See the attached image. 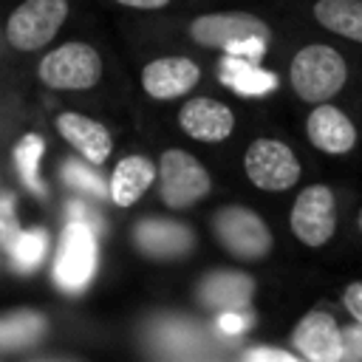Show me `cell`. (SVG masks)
Instances as JSON below:
<instances>
[{
	"label": "cell",
	"instance_id": "6da1fadb",
	"mask_svg": "<svg viewBox=\"0 0 362 362\" xmlns=\"http://www.w3.org/2000/svg\"><path fill=\"white\" fill-rule=\"evenodd\" d=\"M189 37L204 48H223L235 57H260L272 40L266 20L249 11H215L189 23Z\"/></svg>",
	"mask_w": 362,
	"mask_h": 362
},
{
	"label": "cell",
	"instance_id": "7a4b0ae2",
	"mask_svg": "<svg viewBox=\"0 0 362 362\" xmlns=\"http://www.w3.org/2000/svg\"><path fill=\"white\" fill-rule=\"evenodd\" d=\"M288 82L291 90L297 93V99L308 102V105H320L334 99L345 82H348V62L345 57L325 45V42H311L303 45L288 65Z\"/></svg>",
	"mask_w": 362,
	"mask_h": 362
},
{
	"label": "cell",
	"instance_id": "3957f363",
	"mask_svg": "<svg viewBox=\"0 0 362 362\" xmlns=\"http://www.w3.org/2000/svg\"><path fill=\"white\" fill-rule=\"evenodd\" d=\"M212 229H215V238L221 240V246L238 257V260H263L272 246H274V238L266 226V221L249 209V206H223L215 212L212 218Z\"/></svg>",
	"mask_w": 362,
	"mask_h": 362
},
{
	"label": "cell",
	"instance_id": "277c9868",
	"mask_svg": "<svg viewBox=\"0 0 362 362\" xmlns=\"http://www.w3.org/2000/svg\"><path fill=\"white\" fill-rule=\"evenodd\" d=\"M158 181L161 201L170 209H187L204 201L212 189V178L206 167L187 150H164L158 158Z\"/></svg>",
	"mask_w": 362,
	"mask_h": 362
},
{
	"label": "cell",
	"instance_id": "5b68a950",
	"mask_svg": "<svg viewBox=\"0 0 362 362\" xmlns=\"http://www.w3.org/2000/svg\"><path fill=\"white\" fill-rule=\"evenodd\" d=\"M243 170L249 175V181L257 189L266 192H283L291 189L300 181V158L294 156V150L272 136H260L246 147L243 156Z\"/></svg>",
	"mask_w": 362,
	"mask_h": 362
},
{
	"label": "cell",
	"instance_id": "8992f818",
	"mask_svg": "<svg viewBox=\"0 0 362 362\" xmlns=\"http://www.w3.org/2000/svg\"><path fill=\"white\" fill-rule=\"evenodd\" d=\"M40 79L57 90H88L102 76V59L88 42H65L40 62Z\"/></svg>",
	"mask_w": 362,
	"mask_h": 362
},
{
	"label": "cell",
	"instance_id": "52a82bcc",
	"mask_svg": "<svg viewBox=\"0 0 362 362\" xmlns=\"http://www.w3.org/2000/svg\"><path fill=\"white\" fill-rule=\"evenodd\" d=\"M294 238L308 246L320 249L325 246L337 232V198L328 184H308L294 198L291 215H288Z\"/></svg>",
	"mask_w": 362,
	"mask_h": 362
},
{
	"label": "cell",
	"instance_id": "ba28073f",
	"mask_svg": "<svg viewBox=\"0 0 362 362\" xmlns=\"http://www.w3.org/2000/svg\"><path fill=\"white\" fill-rule=\"evenodd\" d=\"M96 272V232L82 221H68L54 257V277L65 291H82Z\"/></svg>",
	"mask_w": 362,
	"mask_h": 362
},
{
	"label": "cell",
	"instance_id": "9c48e42d",
	"mask_svg": "<svg viewBox=\"0 0 362 362\" xmlns=\"http://www.w3.org/2000/svg\"><path fill=\"white\" fill-rule=\"evenodd\" d=\"M65 17L68 0H23L6 23V37L17 51H37L54 40Z\"/></svg>",
	"mask_w": 362,
	"mask_h": 362
},
{
	"label": "cell",
	"instance_id": "30bf717a",
	"mask_svg": "<svg viewBox=\"0 0 362 362\" xmlns=\"http://www.w3.org/2000/svg\"><path fill=\"white\" fill-rule=\"evenodd\" d=\"M291 345L300 356L311 362H339L345 359V331L325 311L305 314L291 331Z\"/></svg>",
	"mask_w": 362,
	"mask_h": 362
},
{
	"label": "cell",
	"instance_id": "8fae6325",
	"mask_svg": "<svg viewBox=\"0 0 362 362\" xmlns=\"http://www.w3.org/2000/svg\"><path fill=\"white\" fill-rule=\"evenodd\" d=\"M305 136L320 153H328V156H345L359 141V133L351 116L331 102L314 105V110L305 119Z\"/></svg>",
	"mask_w": 362,
	"mask_h": 362
},
{
	"label": "cell",
	"instance_id": "7c38bea8",
	"mask_svg": "<svg viewBox=\"0 0 362 362\" xmlns=\"http://www.w3.org/2000/svg\"><path fill=\"white\" fill-rule=\"evenodd\" d=\"M178 124L195 141H223L235 130V113L218 99L195 96L181 107Z\"/></svg>",
	"mask_w": 362,
	"mask_h": 362
},
{
	"label": "cell",
	"instance_id": "4fadbf2b",
	"mask_svg": "<svg viewBox=\"0 0 362 362\" xmlns=\"http://www.w3.org/2000/svg\"><path fill=\"white\" fill-rule=\"evenodd\" d=\"M201 79V68L187 57H161L144 65L141 85L153 99H175L192 90Z\"/></svg>",
	"mask_w": 362,
	"mask_h": 362
},
{
	"label": "cell",
	"instance_id": "5bb4252c",
	"mask_svg": "<svg viewBox=\"0 0 362 362\" xmlns=\"http://www.w3.org/2000/svg\"><path fill=\"white\" fill-rule=\"evenodd\" d=\"M57 130L88 164H102L110 156V150H113L110 130L102 122L90 119V116L65 110V113L57 116Z\"/></svg>",
	"mask_w": 362,
	"mask_h": 362
},
{
	"label": "cell",
	"instance_id": "9a60e30c",
	"mask_svg": "<svg viewBox=\"0 0 362 362\" xmlns=\"http://www.w3.org/2000/svg\"><path fill=\"white\" fill-rule=\"evenodd\" d=\"M156 181V167L150 158L144 156H127L116 164L113 175H110V184H107V198L116 204V206H133L144 192L147 187Z\"/></svg>",
	"mask_w": 362,
	"mask_h": 362
},
{
	"label": "cell",
	"instance_id": "2e32d148",
	"mask_svg": "<svg viewBox=\"0 0 362 362\" xmlns=\"http://www.w3.org/2000/svg\"><path fill=\"white\" fill-rule=\"evenodd\" d=\"M136 243L150 257H178L192 246V232L173 221H141L136 229Z\"/></svg>",
	"mask_w": 362,
	"mask_h": 362
},
{
	"label": "cell",
	"instance_id": "e0dca14e",
	"mask_svg": "<svg viewBox=\"0 0 362 362\" xmlns=\"http://www.w3.org/2000/svg\"><path fill=\"white\" fill-rule=\"evenodd\" d=\"M255 291L252 277L238 272H218L201 283V303L215 311H235L249 303Z\"/></svg>",
	"mask_w": 362,
	"mask_h": 362
},
{
	"label": "cell",
	"instance_id": "ac0fdd59",
	"mask_svg": "<svg viewBox=\"0 0 362 362\" xmlns=\"http://www.w3.org/2000/svg\"><path fill=\"white\" fill-rule=\"evenodd\" d=\"M311 14L322 28L362 42V0H317Z\"/></svg>",
	"mask_w": 362,
	"mask_h": 362
},
{
	"label": "cell",
	"instance_id": "d6986e66",
	"mask_svg": "<svg viewBox=\"0 0 362 362\" xmlns=\"http://www.w3.org/2000/svg\"><path fill=\"white\" fill-rule=\"evenodd\" d=\"M48 331V322L37 311H17L0 317V351H17L37 342Z\"/></svg>",
	"mask_w": 362,
	"mask_h": 362
},
{
	"label": "cell",
	"instance_id": "ffe728a7",
	"mask_svg": "<svg viewBox=\"0 0 362 362\" xmlns=\"http://www.w3.org/2000/svg\"><path fill=\"white\" fill-rule=\"evenodd\" d=\"M40 156H42V139L37 133H28L23 136V141L14 147V161H17V170H20V178L23 184L37 195V198H45L48 189L40 178Z\"/></svg>",
	"mask_w": 362,
	"mask_h": 362
},
{
	"label": "cell",
	"instance_id": "44dd1931",
	"mask_svg": "<svg viewBox=\"0 0 362 362\" xmlns=\"http://www.w3.org/2000/svg\"><path fill=\"white\" fill-rule=\"evenodd\" d=\"M221 68H223V71H221V79L229 82L238 93H263L266 88L274 85V76L257 71L255 65L243 62V57H235V54H232V59H226Z\"/></svg>",
	"mask_w": 362,
	"mask_h": 362
},
{
	"label": "cell",
	"instance_id": "7402d4cb",
	"mask_svg": "<svg viewBox=\"0 0 362 362\" xmlns=\"http://www.w3.org/2000/svg\"><path fill=\"white\" fill-rule=\"evenodd\" d=\"M45 252H48V232L45 229H28L17 238V243L11 246V266L17 272H34L42 260H45Z\"/></svg>",
	"mask_w": 362,
	"mask_h": 362
},
{
	"label": "cell",
	"instance_id": "603a6c76",
	"mask_svg": "<svg viewBox=\"0 0 362 362\" xmlns=\"http://www.w3.org/2000/svg\"><path fill=\"white\" fill-rule=\"evenodd\" d=\"M62 173H65V178H68L76 189H82V192H93L96 198L110 195L107 187L102 184V178H99L96 173H90V167H85V164H79V161H68V164L62 167Z\"/></svg>",
	"mask_w": 362,
	"mask_h": 362
},
{
	"label": "cell",
	"instance_id": "cb8c5ba5",
	"mask_svg": "<svg viewBox=\"0 0 362 362\" xmlns=\"http://www.w3.org/2000/svg\"><path fill=\"white\" fill-rule=\"evenodd\" d=\"M20 235H23V229L17 226V218H14V198L6 192L0 198V246L6 252H11V246L17 243Z\"/></svg>",
	"mask_w": 362,
	"mask_h": 362
},
{
	"label": "cell",
	"instance_id": "d4e9b609",
	"mask_svg": "<svg viewBox=\"0 0 362 362\" xmlns=\"http://www.w3.org/2000/svg\"><path fill=\"white\" fill-rule=\"evenodd\" d=\"M342 303H345V308L351 311V317L362 325V280H354V283L345 286V291H342Z\"/></svg>",
	"mask_w": 362,
	"mask_h": 362
},
{
	"label": "cell",
	"instance_id": "484cf974",
	"mask_svg": "<svg viewBox=\"0 0 362 362\" xmlns=\"http://www.w3.org/2000/svg\"><path fill=\"white\" fill-rule=\"evenodd\" d=\"M300 354H288V351H277V348H252V351H246V359H257V362H263V359H269V362H294Z\"/></svg>",
	"mask_w": 362,
	"mask_h": 362
},
{
	"label": "cell",
	"instance_id": "4316f807",
	"mask_svg": "<svg viewBox=\"0 0 362 362\" xmlns=\"http://www.w3.org/2000/svg\"><path fill=\"white\" fill-rule=\"evenodd\" d=\"M68 215H71L74 221H82V223L93 226V229H99V223H102V218H99L90 206H85L82 201H71V204H68Z\"/></svg>",
	"mask_w": 362,
	"mask_h": 362
},
{
	"label": "cell",
	"instance_id": "83f0119b",
	"mask_svg": "<svg viewBox=\"0 0 362 362\" xmlns=\"http://www.w3.org/2000/svg\"><path fill=\"white\" fill-rule=\"evenodd\" d=\"M116 3L130 6V8H161V6H167L170 0H116Z\"/></svg>",
	"mask_w": 362,
	"mask_h": 362
},
{
	"label": "cell",
	"instance_id": "f1b7e54d",
	"mask_svg": "<svg viewBox=\"0 0 362 362\" xmlns=\"http://www.w3.org/2000/svg\"><path fill=\"white\" fill-rule=\"evenodd\" d=\"M221 328L223 331H238V328H243V320L238 314H229L226 311V317H221Z\"/></svg>",
	"mask_w": 362,
	"mask_h": 362
},
{
	"label": "cell",
	"instance_id": "f546056e",
	"mask_svg": "<svg viewBox=\"0 0 362 362\" xmlns=\"http://www.w3.org/2000/svg\"><path fill=\"white\" fill-rule=\"evenodd\" d=\"M359 229H362V209H359Z\"/></svg>",
	"mask_w": 362,
	"mask_h": 362
}]
</instances>
